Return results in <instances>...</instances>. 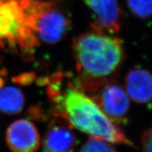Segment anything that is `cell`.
I'll use <instances>...</instances> for the list:
<instances>
[{"instance_id": "5", "label": "cell", "mask_w": 152, "mask_h": 152, "mask_svg": "<svg viewBox=\"0 0 152 152\" xmlns=\"http://www.w3.org/2000/svg\"><path fill=\"white\" fill-rule=\"evenodd\" d=\"M92 93V96H89L114 123L118 125L126 121L130 108V99L121 85L105 80Z\"/></svg>"}, {"instance_id": "3", "label": "cell", "mask_w": 152, "mask_h": 152, "mask_svg": "<svg viewBox=\"0 0 152 152\" xmlns=\"http://www.w3.org/2000/svg\"><path fill=\"white\" fill-rule=\"evenodd\" d=\"M32 0H0V46L30 52L38 45L32 27Z\"/></svg>"}, {"instance_id": "12", "label": "cell", "mask_w": 152, "mask_h": 152, "mask_svg": "<svg viewBox=\"0 0 152 152\" xmlns=\"http://www.w3.org/2000/svg\"><path fill=\"white\" fill-rule=\"evenodd\" d=\"M127 3L135 16L147 18L152 16V0H127Z\"/></svg>"}, {"instance_id": "4", "label": "cell", "mask_w": 152, "mask_h": 152, "mask_svg": "<svg viewBox=\"0 0 152 152\" xmlns=\"http://www.w3.org/2000/svg\"><path fill=\"white\" fill-rule=\"evenodd\" d=\"M32 26L38 39L47 44L59 42L71 26V19L51 1L32 0Z\"/></svg>"}, {"instance_id": "7", "label": "cell", "mask_w": 152, "mask_h": 152, "mask_svg": "<svg viewBox=\"0 0 152 152\" xmlns=\"http://www.w3.org/2000/svg\"><path fill=\"white\" fill-rule=\"evenodd\" d=\"M92 12L96 31L115 35L121 29V11L118 0H84Z\"/></svg>"}, {"instance_id": "9", "label": "cell", "mask_w": 152, "mask_h": 152, "mask_svg": "<svg viewBox=\"0 0 152 152\" xmlns=\"http://www.w3.org/2000/svg\"><path fill=\"white\" fill-rule=\"evenodd\" d=\"M125 90L129 98L140 104L152 102V73L142 68L130 70L125 76Z\"/></svg>"}, {"instance_id": "6", "label": "cell", "mask_w": 152, "mask_h": 152, "mask_svg": "<svg viewBox=\"0 0 152 152\" xmlns=\"http://www.w3.org/2000/svg\"><path fill=\"white\" fill-rule=\"evenodd\" d=\"M6 142L12 152H36L41 144L37 128L27 119L11 123L6 132Z\"/></svg>"}, {"instance_id": "8", "label": "cell", "mask_w": 152, "mask_h": 152, "mask_svg": "<svg viewBox=\"0 0 152 152\" xmlns=\"http://www.w3.org/2000/svg\"><path fill=\"white\" fill-rule=\"evenodd\" d=\"M63 121L51 123L42 140L43 152H74L77 138L71 129Z\"/></svg>"}, {"instance_id": "1", "label": "cell", "mask_w": 152, "mask_h": 152, "mask_svg": "<svg viewBox=\"0 0 152 152\" xmlns=\"http://www.w3.org/2000/svg\"><path fill=\"white\" fill-rule=\"evenodd\" d=\"M50 94L56 104L57 116L73 128L111 144L133 146L132 142L94 100L75 85L66 88L62 92L52 87Z\"/></svg>"}, {"instance_id": "10", "label": "cell", "mask_w": 152, "mask_h": 152, "mask_svg": "<svg viewBox=\"0 0 152 152\" xmlns=\"http://www.w3.org/2000/svg\"><path fill=\"white\" fill-rule=\"evenodd\" d=\"M25 103L26 99L22 91L13 85H4L0 78V111L9 115L19 113Z\"/></svg>"}, {"instance_id": "13", "label": "cell", "mask_w": 152, "mask_h": 152, "mask_svg": "<svg viewBox=\"0 0 152 152\" xmlns=\"http://www.w3.org/2000/svg\"><path fill=\"white\" fill-rule=\"evenodd\" d=\"M141 146L143 152H152V126L142 133Z\"/></svg>"}, {"instance_id": "2", "label": "cell", "mask_w": 152, "mask_h": 152, "mask_svg": "<svg viewBox=\"0 0 152 152\" xmlns=\"http://www.w3.org/2000/svg\"><path fill=\"white\" fill-rule=\"evenodd\" d=\"M73 52L78 80H106L122 65L125 58L123 42L113 35L94 30L77 36Z\"/></svg>"}, {"instance_id": "11", "label": "cell", "mask_w": 152, "mask_h": 152, "mask_svg": "<svg viewBox=\"0 0 152 152\" xmlns=\"http://www.w3.org/2000/svg\"><path fill=\"white\" fill-rule=\"evenodd\" d=\"M79 152H117L113 144L105 140L90 137L82 146Z\"/></svg>"}]
</instances>
